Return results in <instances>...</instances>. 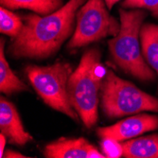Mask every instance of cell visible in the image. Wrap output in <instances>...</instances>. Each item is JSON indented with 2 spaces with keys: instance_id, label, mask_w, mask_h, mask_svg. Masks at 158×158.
<instances>
[{
  "instance_id": "2e32d148",
  "label": "cell",
  "mask_w": 158,
  "mask_h": 158,
  "mask_svg": "<svg viewBox=\"0 0 158 158\" xmlns=\"http://www.w3.org/2000/svg\"><path fill=\"white\" fill-rule=\"evenodd\" d=\"M102 152L106 157H121L122 156V146L121 142L113 139H102L100 143Z\"/></svg>"
},
{
  "instance_id": "ba28073f",
  "label": "cell",
  "mask_w": 158,
  "mask_h": 158,
  "mask_svg": "<svg viewBox=\"0 0 158 158\" xmlns=\"http://www.w3.org/2000/svg\"><path fill=\"white\" fill-rule=\"evenodd\" d=\"M0 131L12 143L24 146L32 140L23 126L16 107L3 96L0 98Z\"/></svg>"
},
{
  "instance_id": "5bb4252c",
  "label": "cell",
  "mask_w": 158,
  "mask_h": 158,
  "mask_svg": "<svg viewBox=\"0 0 158 158\" xmlns=\"http://www.w3.org/2000/svg\"><path fill=\"white\" fill-rule=\"evenodd\" d=\"M23 25V17L1 6L0 8V31L1 33L13 39L20 33Z\"/></svg>"
},
{
  "instance_id": "3957f363",
  "label": "cell",
  "mask_w": 158,
  "mask_h": 158,
  "mask_svg": "<svg viewBox=\"0 0 158 158\" xmlns=\"http://www.w3.org/2000/svg\"><path fill=\"white\" fill-rule=\"evenodd\" d=\"M146 17L147 12L142 9L128 10L121 7L120 30L108 41V47L114 63L124 72L143 81H153L157 75L145 61L140 43V30Z\"/></svg>"
},
{
  "instance_id": "d6986e66",
  "label": "cell",
  "mask_w": 158,
  "mask_h": 158,
  "mask_svg": "<svg viewBox=\"0 0 158 158\" xmlns=\"http://www.w3.org/2000/svg\"><path fill=\"white\" fill-rule=\"evenodd\" d=\"M104 1H105V3L107 5L108 9L109 10H112V8L114 7V5L116 4V3H118V1H120V0H104Z\"/></svg>"
},
{
  "instance_id": "8992f818",
  "label": "cell",
  "mask_w": 158,
  "mask_h": 158,
  "mask_svg": "<svg viewBox=\"0 0 158 158\" xmlns=\"http://www.w3.org/2000/svg\"><path fill=\"white\" fill-rule=\"evenodd\" d=\"M119 30L120 21L111 15L104 0H86L77 12L75 31L66 48H82L109 36L114 37Z\"/></svg>"
},
{
  "instance_id": "e0dca14e",
  "label": "cell",
  "mask_w": 158,
  "mask_h": 158,
  "mask_svg": "<svg viewBox=\"0 0 158 158\" xmlns=\"http://www.w3.org/2000/svg\"><path fill=\"white\" fill-rule=\"evenodd\" d=\"M3 157H6V158H27L28 156H27L25 154H22L21 152L13 151L11 149H8V150H6L4 152Z\"/></svg>"
},
{
  "instance_id": "8fae6325",
  "label": "cell",
  "mask_w": 158,
  "mask_h": 158,
  "mask_svg": "<svg viewBox=\"0 0 158 158\" xmlns=\"http://www.w3.org/2000/svg\"><path fill=\"white\" fill-rule=\"evenodd\" d=\"M140 43L144 59L155 71L158 81V25L143 24L140 30Z\"/></svg>"
},
{
  "instance_id": "6da1fadb",
  "label": "cell",
  "mask_w": 158,
  "mask_h": 158,
  "mask_svg": "<svg viewBox=\"0 0 158 158\" xmlns=\"http://www.w3.org/2000/svg\"><path fill=\"white\" fill-rule=\"evenodd\" d=\"M86 0H69L48 15L28 13L23 16L20 33L11 39L9 54L15 59L43 60L54 55L71 38L76 27V15Z\"/></svg>"
},
{
  "instance_id": "4fadbf2b",
  "label": "cell",
  "mask_w": 158,
  "mask_h": 158,
  "mask_svg": "<svg viewBox=\"0 0 158 158\" xmlns=\"http://www.w3.org/2000/svg\"><path fill=\"white\" fill-rule=\"evenodd\" d=\"M0 3L9 10L27 9L45 16L61 9L64 0H0Z\"/></svg>"
},
{
  "instance_id": "30bf717a",
  "label": "cell",
  "mask_w": 158,
  "mask_h": 158,
  "mask_svg": "<svg viewBox=\"0 0 158 158\" xmlns=\"http://www.w3.org/2000/svg\"><path fill=\"white\" fill-rule=\"evenodd\" d=\"M126 158H158V135H151L121 142Z\"/></svg>"
},
{
  "instance_id": "52a82bcc",
  "label": "cell",
  "mask_w": 158,
  "mask_h": 158,
  "mask_svg": "<svg viewBox=\"0 0 158 158\" xmlns=\"http://www.w3.org/2000/svg\"><path fill=\"white\" fill-rule=\"evenodd\" d=\"M157 129V116L139 114L122 119L112 126L99 127L97 129V134L102 139H113L122 142Z\"/></svg>"
},
{
  "instance_id": "7c38bea8",
  "label": "cell",
  "mask_w": 158,
  "mask_h": 158,
  "mask_svg": "<svg viewBox=\"0 0 158 158\" xmlns=\"http://www.w3.org/2000/svg\"><path fill=\"white\" fill-rule=\"evenodd\" d=\"M4 46V40L1 39V44H0V91L6 95L27 91V85L23 82L10 69L5 56Z\"/></svg>"
},
{
  "instance_id": "9c48e42d",
  "label": "cell",
  "mask_w": 158,
  "mask_h": 158,
  "mask_svg": "<svg viewBox=\"0 0 158 158\" xmlns=\"http://www.w3.org/2000/svg\"><path fill=\"white\" fill-rule=\"evenodd\" d=\"M92 147L83 137H61L47 144L43 153L47 158H88Z\"/></svg>"
},
{
  "instance_id": "7a4b0ae2",
  "label": "cell",
  "mask_w": 158,
  "mask_h": 158,
  "mask_svg": "<svg viewBox=\"0 0 158 158\" xmlns=\"http://www.w3.org/2000/svg\"><path fill=\"white\" fill-rule=\"evenodd\" d=\"M100 58L102 54L97 48L84 51L68 81L70 102L88 129L98 122L100 91L106 74Z\"/></svg>"
},
{
  "instance_id": "277c9868",
  "label": "cell",
  "mask_w": 158,
  "mask_h": 158,
  "mask_svg": "<svg viewBox=\"0 0 158 158\" xmlns=\"http://www.w3.org/2000/svg\"><path fill=\"white\" fill-rule=\"evenodd\" d=\"M100 106L105 116L114 119L144 111L158 112V98L107 69L100 91Z\"/></svg>"
},
{
  "instance_id": "9a60e30c",
  "label": "cell",
  "mask_w": 158,
  "mask_h": 158,
  "mask_svg": "<svg viewBox=\"0 0 158 158\" xmlns=\"http://www.w3.org/2000/svg\"><path fill=\"white\" fill-rule=\"evenodd\" d=\"M121 7L124 9H144L152 15L158 18V0H123Z\"/></svg>"
},
{
  "instance_id": "5b68a950",
  "label": "cell",
  "mask_w": 158,
  "mask_h": 158,
  "mask_svg": "<svg viewBox=\"0 0 158 158\" xmlns=\"http://www.w3.org/2000/svg\"><path fill=\"white\" fill-rule=\"evenodd\" d=\"M25 71L34 90L49 107L79 120L68 93V81L74 71L70 64L57 62L47 66L27 65Z\"/></svg>"
},
{
  "instance_id": "ac0fdd59",
  "label": "cell",
  "mask_w": 158,
  "mask_h": 158,
  "mask_svg": "<svg viewBox=\"0 0 158 158\" xmlns=\"http://www.w3.org/2000/svg\"><path fill=\"white\" fill-rule=\"evenodd\" d=\"M7 143V137L2 133L0 134V157H3L5 152V145Z\"/></svg>"
}]
</instances>
